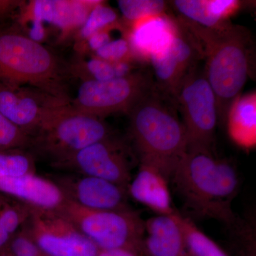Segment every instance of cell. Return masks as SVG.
<instances>
[{
    "mask_svg": "<svg viewBox=\"0 0 256 256\" xmlns=\"http://www.w3.org/2000/svg\"><path fill=\"white\" fill-rule=\"evenodd\" d=\"M118 21V16L116 12L106 5L104 2L100 1L92 10L86 21L77 32L78 46L82 44L92 35L105 30H110L112 26L117 24Z\"/></svg>",
    "mask_w": 256,
    "mask_h": 256,
    "instance_id": "23",
    "label": "cell"
},
{
    "mask_svg": "<svg viewBox=\"0 0 256 256\" xmlns=\"http://www.w3.org/2000/svg\"><path fill=\"white\" fill-rule=\"evenodd\" d=\"M174 99L186 130L188 152L215 154L216 99L204 70L200 72L196 68L188 74Z\"/></svg>",
    "mask_w": 256,
    "mask_h": 256,
    "instance_id": "7",
    "label": "cell"
},
{
    "mask_svg": "<svg viewBox=\"0 0 256 256\" xmlns=\"http://www.w3.org/2000/svg\"><path fill=\"white\" fill-rule=\"evenodd\" d=\"M31 136L0 114V152L30 149Z\"/></svg>",
    "mask_w": 256,
    "mask_h": 256,
    "instance_id": "27",
    "label": "cell"
},
{
    "mask_svg": "<svg viewBox=\"0 0 256 256\" xmlns=\"http://www.w3.org/2000/svg\"><path fill=\"white\" fill-rule=\"evenodd\" d=\"M24 227L48 256H97L100 250L58 210L30 207Z\"/></svg>",
    "mask_w": 256,
    "mask_h": 256,
    "instance_id": "11",
    "label": "cell"
},
{
    "mask_svg": "<svg viewBox=\"0 0 256 256\" xmlns=\"http://www.w3.org/2000/svg\"><path fill=\"white\" fill-rule=\"evenodd\" d=\"M34 156L25 150L0 152V178L36 174Z\"/></svg>",
    "mask_w": 256,
    "mask_h": 256,
    "instance_id": "26",
    "label": "cell"
},
{
    "mask_svg": "<svg viewBox=\"0 0 256 256\" xmlns=\"http://www.w3.org/2000/svg\"><path fill=\"white\" fill-rule=\"evenodd\" d=\"M68 64L20 26H0V80L70 102Z\"/></svg>",
    "mask_w": 256,
    "mask_h": 256,
    "instance_id": "4",
    "label": "cell"
},
{
    "mask_svg": "<svg viewBox=\"0 0 256 256\" xmlns=\"http://www.w3.org/2000/svg\"><path fill=\"white\" fill-rule=\"evenodd\" d=\"M0 256H14L10 255V254H8V252H0Z\"/></svg>",
    "mask_w": 256,
    "mask_h": 256,
    "instance_id": "33",
    "label": "cell"
},
{
    "mask_svg": "<svg viewBox=\"0 0 256 256\" xmlns=\"http://www.w3.org/2000/svg\"><path fill=\"white\" fill-rule=\"evenodd\" d=\"M228 134L236 144L246 149L256 144V96L255 92L239 96L232 104L228 118Z\"/></svg>",
    "mask_w": 256,
    "mask_h": 256,
    "instance_id": "19",
    "label": "cell"
},
{
    "mask_svg": "<svg viewBox=\"0 0 256 256\" xmlns=\"http://www.w3.org/2000/svg\"><path fill=\"white\" fill-rule=\"evenodd\" d=\"M130 44L128 38H119L109 42L105 46L96 52L94 56L110 63L129 60L131 54Z\"/></svg>",
    "mask_w": 256,
    "mask_h": 256,
    "instance_id": "29",
    "label": "cell"
},
{
    "mask_svg": "<svg viewBox=\"0 0 256 256\" xmlns=\"http://www.w3.org/2000/svg\"><path fill=\"white\" fill-rule=\"evenodd\" d=\"M100 2L34 0L28 4L24 2L18 12V24L23 25L31 22L50 24L60 30L64 36L77 33Z\"/></svg>",
    "mask_w": 256,
    "mask_h": 256,
    "instance_id": "14",
    "label": "cell"
},
{
    "mask_svg": "<svg viewBox=\"0 0 256 256\" xmlns=\"http://www.w3.org/2000/svg\"><path fill=\"white\" fill-rule=\"evenodd\" d=\"M52 180L58 186L67 201L82 208L95 210H130L128 188L94 176L62 173Z\"/></svg>",
    "mask_w": 256,
    "mask_h": 256,
    "instance_id": "13",
    "label": "cell"
},
{
    "mask_svg": "<svg viewBox=\"0 0 256 256\" xmlns=\"http://www.w3.org/2000/svg\"><path fill=\"white\" fill-rule=\"evenodd\" d=\"M24 2L1 1L0 0V20L10 18L16 10H20Z\"/></svg>",
    "mask_w": 256,
    "mask_h": 256,
    "instance_id": "31",
    "label": "cell"
},
{
    "mask_svg": "<svg viewBox=\"0 0 256 256\" xmlns=\"http://www.w3.org/2000/svg\"><path fill=\"white\" fill-rule=\"evenodd\" d=\"M185 206L204 218L232 225V203L239 188L236 168L205 152H188L170 178Z\"/></svg>",
    "mask_w": 256,
    "mask_h": 256,
    "instance_id": "3",
    "label": "cell"
},
{
    "mask_svg": "<svg viewBox=\"0 0 256 256\" xmlns=\"http://www.w3.org/2000/svg\"><path fill=\"white\" fill-rule=\"evenodd\" d=\"M58 212L70 220L100 250L129 249L142 255L146 222L131 208L89 210L67 201Z\"/></svg>",
    "mask_w": 256,
    "mask_h": 256,
    "instance_id": "6",
    "label": "cell"
},
{
    "mask_svg": "<svg viewBox=\"0 0 256 256\" xmlns=\"http://www.w3.org/2000/svg\"><path fill=\"white\" fill-rule=\"evenodd\" d=\"M132 25L128 37L132 52L149 58L168 44L174 30V22L165 16L146 18Z\"/></svg>",
    "mask_w": 256,
    "mask_h": 256,
    "instance_id": "18",
    "label": "cell"
},
{
    "mask_svg": "<svg viewBox=\"0 0 256 256\" xmlns=\"http://www.w3.org/2000/svg\"><path fill=\"white\" fill-rule=\"evenodd\" d=\"M169 182L156 168L140 164L138 174L128 186V195L158 215L174 214Z\"/></svg>",
    "mask_w": 256,
    "mask_h": 256,
    "instance_id": "17",
    "label": "cell"
},
{
    "mask_svg": "<svg viewBox=\"0 0 256 256\" xmlns=\"http://www.w3.org/2000/svg\"><path fill=\"white\" fill-rule=\"evenodd\" d=\"M172 2L183 18L203 28H216L226 22V6L222 0H175Z\"/></svg>",
    "mask_w": 256,
    "mask_h": 256,
    "instance_id": "20",
    "label": "cell"
},
{
    "mask_svg": "<svg viewBox=\"0 0 256 256\" xmlns=\"http://www.w3.org/2000/svg\"><path fill=\"white\" fill-rule=\"evenodd\" d=\"M0 193L38 210H58L67 202L53 180L36 174L0 178Z\"/></svg>",
    "mask_w": 256,
    "mask_h": 256,
    "instance_id": "15",
    "label": "cell"
},
{
    "mask_svg": "<svg viewBox=\"0 0 256 256\" xmlns=\"http://www.w3.org/2000/svg\"><path fill=\"white\" fill-rule=\"evenodd\" d=\"M70 77L80 79L82 82L88 80L106 82L116 78L114 64L100 60L96 56L86 60L82 56L68 64Z\"/></svg>",
    "mask_w": 256,
    "mask_h": 256,
    "instance_id": "22",
    "label": "cell"
},
{
    "mask_svg": "<svg viewBox=\"0 0 256 256\" xmlns=\"http://www.w3.org/2000/svg\"><path fill=\"white\" fill-rule=\"evenodd\" d=\"M156 86L146 72H134L124 78L106 82H82L70 106L74 110L104 119L110 114H128L143 96Z\"/></svg>",
    "mask_w": 256,
    "mask_h": 256,
    "instance_id": "8",
    "label": "cell"
},
{
    "mask_svg": "<svg viewBox=\"0 0 256 256\" xmlns=\"http://www.w3.org/2000/svg\"><path fill=\"white\" fill-rule=\"evenodd\" d=\"M124 20L132 24L150 18L164 16L166 3L162 0H118Z\"/></svg>",
    "mask_w": 256,
    "mask_h": 256,
    "instance_id": "25",
    "label": "cell"
},
{
    "mask_svg": "<svg viewBox=\"0 0 256 256\" xmlns=\"http://www.w3.org/2000/svg\"><path fill=\"white\" fill-rule=\"evenodd\" d=\"M2 252L14 256H48L37 245L24 226L15 234Z\"/></svg>",
    "mask_w": 256,
    "mask_h": 256,
    "instance_id": "28",
    "label": "cell"
},
{
    "mask_svg": "<svg viewBox=\"0 0 256 256\" xmlns=\"http://www.w3.org/2000/svg\"><path fill=\"white\" fill-rule=\"evenodd\" d=\"M112 136L104 119L74 110L69 104L44 121L31 136L30 150L52 165Z\"/></svg>",
    "mask_w": 256,
    "mask_h": 256,
    "instance_id": "5",
    "label": "cell"
},
{
    "mask_svg": "<svg viewBox=\"0 0 256 256\" xmlns=\"http://www.w3.org/2000/svg\"><path fill=\"white\" fill-rule=\"evenodd\" d=\"M97 256H143L139 252L129 249L118 248L100 250Z\"/></svg>",
    "mask_w": 256,
    "mask_h": 256,
    "instance_id": "32",
    "label": "cell"
},
{
    "mask_svg": "<svg viewBox=\"0 0 256 256\" xmlns=\"http://www.w3.org/2000/svg\"><path fill=\"white\" fill-rule=\"evenodd\" d=\"M111 41H112V40H111L109 30H105V31L100 32L96 34L92 35L82 44L78 46V50L80 54L82 52H86L88 50H92L95 54L97 50L105 46Z\"/></svg>",
    "mask_w": 256,
    "mask_h": 256,
    "instance_id": "30",
    "label": "cell"
},
{
    "mask_svg": "<svg viewBox=\"0 0 256 256\" xmlns=\"http://www.w3.org/2000/svg\"><path fill=\"white\" fill-rule=\"evenodd\" d=\"M70 102L0 80V114L32 136L54 111Z\"/></svg>",
    "mask_w": 256,
    "mask_h": 256,
    "instance_id": "12",
    "label": "cell"
},
{
    "mask_svg": "<svg viewBox=\"0 0 256 256\" xmlns=\"http://www.w3.org/2000/svg\"><path fill=\"white\" fill-rule=\"evenodd\" d=\"M160 92L174 98L184 80L197 68L204 53L200 40L186 20L174 22V30L166 46L150 57Z\"/></svg>",
    "mask_w": 256,
    "mask_h": 256,
    "instance_id": "9",
    "label": "cell"
},
{
    "mask_svg": "<svg viewBox=\"0 0 256 256\" xmlns=\"http://www.w3.org/2000/svg\"><path fill=\"white\" fill-rule=\"evenodd\" d=\"M178 111L174 99L154 86L128 114L130 136L140 164L156 168L169 181L188 152Z\"/></svg>",
    "mask_w": 256,
    "mask_h": 256,
    "instance_id": "1",
    "label": "cell"
},
{
    "mask_svg": "<svg viewBox=\"0 0 256 256\" xmlns=\"http://www.w3.org/2000/svg\"><path fill=\"white\" fill-rule=\"evenodd\" d=\"M182 220L188 256H228L216 242L197 228L191 220L182 217Z\"/></svg>",
    "mask_w": 256,
    "mask_h": 256,
    "instance_id": "24",
    "label": "cell"
},
{
    "mask_svg": "<svg viewBox=\"0 0 256 256\" xmlns=\"http://www.w3.org/2000/svg\"><path fill=\"white\" fill-rule=\"evenodd\" d=\"M52 166L63 172L94 176L127 188L132 178L130 150L114 136Z\"/></svg>",
    "mask_w": 256,
    "mask_h": 256,
    "instance_id": "10",
    "label": "cell"
},
{
    "mask_svg": "<svg viewBox=\"0 0 256 256\" xmlns=\"http://www.w3.org/2000/svg\"><path fill=\"white\" fill-rule=\"evenodd\" d=\"M30 215V206L0 193V252L24 226Z\"/></svg>",
    "mask_w": 256,
    "mask_h": 256,
    "instance_id": "21",
    "label": "cell"
},
{
    "mask_svg": "<svg viewBox=\"0 0 256 256\" xmlns=\"http://www.w3.org/2000/svg\"><path fill=\"white\" fill-rule=\"evenodd\" d=\"M186 22L203 48L204 73L216 99L218 120L226 124L232 104L252 72L254 42L250 32L228 21L213 28Z\"/></svg>",
    "mask_w": 256,
    "mask_h": 256,
    "instance_id": "2",
    "label": "cell"
},
{
    "mask_svg": "<svg viewBox=\"0 0 256 256\" xmlns=\"http://www.w3.org/2000/svg\"><path fill=\"white\" fill-rule=\"evenodd\" d=\"M182 216L158 215L144 222L143 256H188Z\"/></svg>",
    "mask_w": 256,
    "mask_h": 256,
    "instance_id": "16",
    "label": "cell"
}]
</instances>
